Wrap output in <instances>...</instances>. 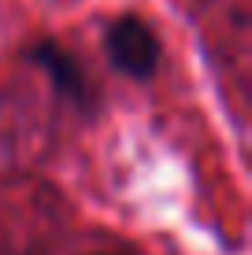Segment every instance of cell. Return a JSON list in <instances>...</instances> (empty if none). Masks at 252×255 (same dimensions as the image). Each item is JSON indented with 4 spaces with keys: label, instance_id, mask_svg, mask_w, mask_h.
I'll return each instance as SVG.
<instances>
[{
    "label": "cell",
    "instance_id": "1",
    "mask_svg": "<svg viewBox=\"0 0 252 255\" xmlns=\"http://www.w3.org/2000/svg\"><path fill=\"white\" fill-rule=\"evenodd\" d=\"M104 52H108V63L123 78H134V82H152L163 59L156 30L134 11L115 15L104 26Z\"/></svg>",
    "mask_w": 252,
    "mask_h": 255
},
{
    "label": "cell",
    "instance_id": "2",
    "mask_svg": "<svg viewBox=\"0 0 252 255\" xmlns=\"http://www.w3.org/2000/svg\"><path fill=\"white\" fill-rule=\"evenodd\" d=\"M26 56H30V63L48 78V85L63 96L74 111L93 115V108H97V89H93V82H89L85 63L74 56L71 48H63L59 41L45 37V41H33Z\"/></svg>",
    "mask_w": 252,
    "mask_h": 255
}]
</instances>
